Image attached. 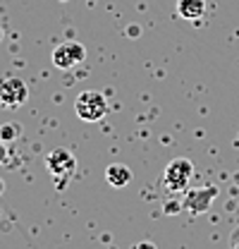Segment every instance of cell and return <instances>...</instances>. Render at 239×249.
<instances>
[{"instance_id": "cell-8", "label": "cell", "mask_w": 239, "mask_h": 249, "mask_svg": "<svg viewBox=\"0 0 239 249\" xmlns=\"http://www.w3.org/2000/svg\"><path fill=\"white\" fill-rule=\"evenodd\" d=\"M177 12L184 19H199L206 12V0H177Z\"/></svg>"}, {"instance_id": "cell-9", "label": "cell", "mask_w": 239, "mask_h": 249, "mask_svg": "<svg viewBox=\"0 0 239 249\" xmlns=\"http://www.w3.org/2000/svg\"><path fill=\"white\" fill-rule=\"evenodd\" d=\"M19 132H22V127L19 123H5L0 124V139L7 144V142H15L17 137H19Z\"/></svg>"}, {"instance_id": "cell-13", "label": "cell", "mask_w": 239, "mask_h": 249, "mask_svg": "<svg viewBox=\"0 0 239 249\" xmlns=\"http://www.w3.org/2000/svg\"><path fill=\"white\" fill-rule=\"evenodd\" d=\"M134 249H155V245H153V242H139Z\"/></svg>"}, {"instance_id": "cell-5", "label": "cell", "mask_w": 239, "mask_h": 249, "mask_svg": "<svg viewBox=\"0 0 239 249\" xmlns=\"http://www.w3.org/2000/svg\"><path fill=\"white\" fill-rule=\"evenodd\" d=\"M86 58V48L77 41H67V43H60L58 48L53 51V65L60 70H72L74 65Z\"/></svg>"}, {"instance_id": "cell-7", "label": "cell", "mask_w": 239, "mask_h": 249, "mask_svg": "<svg viewBox=\"0 0 239 249\" xmlns=\"http://www.w3.org/2000/svg\"><path fill=\"white\" fill-rule=\"evenodd\" d=\"M132 170L127 168V165H122V163H113V165H108L105 168V180H108V185L113 187H127L132 182Z\"/></svg>"}, {"instance_id": "cell-2", "label": "cell", "mask_w": 239, "mask_h": 249, "mask_svg": "<svg viewBox=\"0 0 239 249\" xmlns=\"http://www.w3.org/2000/svg\"><path fill=\"white\" fill-rule=\"evenodd\" d=\"M74 113L84 123H101L108 115V98L101 91H82L74 101Z\"/></svg>"}, {"instance_id": "cell-3", "label": "cell", "mask_w": 239, "mask_h": 249, "mask_svg": "<svg viewBox=\"0 0 239 249\" xmlns=\"http://www.w3.org/2000/svg\"><path fill=\"white\" fill-rule=\"evenodd\" d=\"M46 168H48V173L62 182V180H69L72 175H74V170H77V158L72 151H67V149H53L51 154L46 156Z\"/></svg>"}, {"instance_id": "cell-4", "label": "cell", "mask_w": 239, "mask_h": 249, "mask_svg": "<svg viewBox=\"0 0 239 249\" xmlns=\"http://www.w3.org/2000/svg\"><path fill=\"white\" fill-rule=\"evenodd\" d=\"M27 84L19 77H5L0 79V108H19L27 101Z\"/></svg>"}, {"instance_id": "cell-10", "label": "cell", "mask_w": 239, "mask_h": 249, "mask_svg": "<svg viewBox=\"0 0 239 249\" xmlns=\"http://www.w3.org/2000/svg\"><path fill=\"white\" fill-rule=\"evenodd\" d=\"M182 206H184V201L182 199H168L165 204H163V211L168 213V216H175L182 211Z\"/></svg>"}, {"instance_id": "cell-11", "label": "cell", "mask_w": 239, "mask_h": 249, "mask_svg": "<svg viewBox=\"0 0 239 249\" xmlns=\"http://www.w3.org/2000/svg\"><path fill=\"white\" fill-rule=\"evenodd\" d=\"M230 247L232 249H239V225L232 230V235H230Z\"/></svg>"}, {"instance_id": "cell-1", "label": "cell", "mask_w": 239, "mask_h": 249, "mask_svg": "<svg viewBox=\"0 0 239 249\" xmlns=\"http://www.w3.org/2000/svg\"><path fill=\"white\" fill-rule=\"evenodd\" d=\"M191 175H194V163L189 158H172L163 173L160 185L168 194H182V192H187Z\"/></svg>"}, {"instance_id": "cell-12", "label": "cell", "mask_w": 239, "mask_h": 249, "mask_svg": "<svg viewBox=\"0 0 239 249\" xmlns=\"http://www.w3.org/2000/svg\"><path fill=\"white\" fill-rule=\"evenodd\" d=\"M2 163H7V146H5V142L0 139V165Z\"/></svg>"}, {"instance_id": "cell-6", "label": "cell", "mask_w": 239, "mask_h": 249, "mask_svg": "<svg viewBox=\"0 0 239 249\" xmlns=\"http://www.w3.org/2000/svg\"><path fill=\"white\" fill-rule=\"evenodd\" d=\"M215 199V189L206 187V189H189L187 196H184V206L191 211V213H204L208 211V206Z\"/></svg>"}, {"instance_id": "cell-14", "label": "cell", "mask_w": 239, "mask_h": 249, "mask_svg": "<svg viewBox=\"0 0 239 249\" xmlns=\"http://www.w3.org/2000/svg\"><path fill=\"white\" fill-rule=\"evenodd\" d=\"M2 192H5V182L0 180V194H2Z\"/></svg>"}]
</instances>
